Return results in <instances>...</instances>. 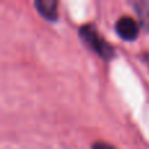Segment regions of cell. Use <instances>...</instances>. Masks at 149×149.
I'll return each mask as SVG.
<instances>
[{
    "label": "cell",
    "instance_id": "1",
    "mask_svg": "<svg viewBox=\"0 0 149 149\" xmlns=\"http://www.w3.org/2000/svg\"><path fill=\"white\" fill-rule=\"evenodd\" d=\"M80 37L82 42L89 47L90 50L102 56L103 59H110L114 55V50L105 39L102 38L98 30L93 25H85L80 29Z\"/></svg>",
    "mask_w": 149,
    "mask_h": 149
},
{
    "label": "cell",
    "instance_id": "2",
    "mask_svg": "<svg viewBox=\"0 0 149 149\" xmlns=\"http://www.w3.org/2000/svg\"><path fill=\"white\" fill-rule=\"evenodd\" d=\"M115 29L118 36H120V38H123L124 41H134L139 36V24L128 16L119 18L116 21Z\"/></svg>",
    "mask_w": 149,
    "mask_h": 149
},
{
    "label": "cell",
    "instance_id": "3",
    "mask_svg": "<svg viewBox=\"0 0 149 149\" xmlns=\"http://www.w3.org/2000/svg\"><path fill=\"white\" fill-rule=\"evenodd\" d=\"M36 8L42 17L50 21L58 18V3L54 0H38L36 1Z\"/></svg>",
    "mask_w": 149,
    "mask_h": 149
},
{
    "label": "cell",
    "instance_id": "4",
    "mask_svg": "<svg viewBox=\"0 0 149 149\" xmlns=\"http://www.w3.org/2000/svg\"><path fill=\"white\" fill-rule=\"evenodd\" d=\"M136 12L140 18V24L144 29L149 30V5L145 3H137L136 4Z\"/></svg>",
    "mask_w": 149,
    "mask_h": 149
},
{
    "label": "cell",
    "instance_id": "5",
    "mask_svg": "<svg viewBox=\"0 0 149 149\" xmlns=\"http://www.w3.org/2000/svg\"><path fill=\"white\" fill-rule=\"evenodd\" d=\"M92 149H115L113 145L107 144V143H103V141H98V143H94L93 144Z\"/></svg>",
    "mask_w": 149,
    "mask_h": 149
}]
</instances>
